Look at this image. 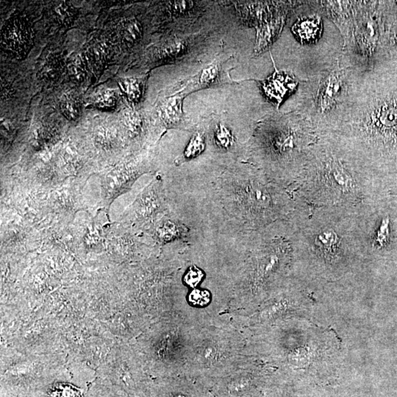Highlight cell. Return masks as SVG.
<instances>
[{
	"mask_svg": "<svg viewBox=\"0 0 397 397\" xmlns=\"http://www.w3.org/2000/svg\"><path fill=\"white\" fill-rule=\"evenodd\" d=\"M220 67L217 63H214L204 68L199 75V83L202 86L214 84L218 81Z\"/></svg>",
	"mask_w": 397,
	"mask_h": 397,
	"instance_id": "d4e9b609",
	"label": "cell"
},
{
	"mask_svg": "<svg viewBox=\"0 0 397 397\" xmlns=\"http://www.w3.org/2000/svg\"><path fill=\"white\" fill-rule=\"evenodd\" d=\"M219 191L226 211L245 225L261 228L288 214L286 196L256 175H224Z\"/></svg>",
	"mask_w": 397,
	"mask_h": 397,
	"instance_id": "5b68a950",
	"label": "cell"
},
{
	"mask_svg": "<svg viewBox=\"0 0 397 397\" xmlns=\"http://www.w3.org/2000/svg\"><path fill=\"white\" fill-rule=\"evenodd\" d=\"M34 34L26 17L14 13L2 30V44L18 59H25L31 49Z\"/></svg>",
	"mask_w": 397,
	"mask_h": 397,
	"instance_id": "9c48e42d",
	"label": "cell"
},
{
	"mask_svg": "<svg viewBox=\"0 0 397 397\" xmlns=\"http://www.w3.org/2000/svg\"><path fill=\"white\" fill-rule=\"evenodd\" d=\"M119 36L127 45H132L139 42L142 37V26L134 17L122 20L118 26Z\"/></svg>",
	"mask_w": 397,
	"mask_h": 397,
	"instance_id": "9a60e30c",
	"label": "cell"
},
{
	"mask_svg": "<svg viewBox=\"0 0 397 397\" xmlns=\"http://www.w3.org/2000/svg\"><path fill=\"white\" fill-rule=\"evenodd\" d=\"M185 233V230L172 221H166L162 223L157 230V236L162 242L171 241L181 238Z\"/></svg>",
	"mask_w": 397,
	"mask_h": 397,
	"instance_id": "d6986e66",
	"label": "cell"
},
{
	"mask_svg": "<svg viewBox=\"0 0 397 397\" xmlns=\"http://www.w3.org/2000/svg\"><path fill=\"white\" fill-rule=\"evenodd\" d=\"M60 107L64 117L69 120H76L81 114V101L78 97L72 93H67L63 96Z\"/></svg>",
	"mask_w": 397,
	"mask_h": 397,
	"instance_id": "e0dca14e",
	"label": "cell"
},
{
	"mask_svg": "<svg viewBox=\"0 0 397 397\" xmlns=\"http://www.w3.org/2000/svg\"><path fill=\"white\" fill-rule=\"evenodd\" d=\"M366 170L344 153L329 136H320L298 178L308 199L323 207L358 204L364 198L361 183Z\"/></svg>",
	"mask_w": 397,
	"mask_h": 397,
	"instance_id": "6da1fadb",
	"label": "cell"
},
{
	"mask_svg": "<svg viewBox=\"0 0 397 397\" xmlns=\"http://www.w3.org/2000/svg\"><path fill=\"white\" fill-rule=\"evenodd\" d=\"M320 136L299 111L266 119L259 126L255 149L269 171L280 177H299Z\"/></svg>",
	"mask_w": 397,
	"mask_h": 397,
	"instance_id": "7a4b0ae2",
	"label": "cell"
},
{
	"mask_svg": "<svg viewBox=\"0 0 397 397\" xmlns=\"http://www.w3.org/2000/svg\"><path fill=\"white\" fill-rule=\"evenodd\" d=\"M291 247L283 237L274 236L260 243L236 270L235 279L228 289L229 317L233 320L246 316L253 296L288 263Z\"/></svg>",
	"mask_w": 397,
	"mask_h": 397,
	"instance_id": "8992f818",
	"label": "cell"
},
{
	"mask_svg": "<svg viewBox=\"0 0 397 397\" xmlns=\"http://www.w3.org/2000/svg\"><path fill=\"white\" fill-rule=\"evenodd\" d=\"M387 43H388L393 49H397V27L393 29L389 34H387L386 38Z\"/></svg>",
	"mask_w": 397,
	"mask_h": 397,
	"instance_id": "4dcf8cb0",
	"label": "cell"
},
{
	"mask_svg": "<svg viewBox=\"0 0 397 397\" xmlns=\"http://www.w3.org/2000/svg\"><path fill=\"white\" fill-rule=\"evenodd\" d=\"M251 361L244 334L230 325H194L183 375L214 381Z\"/></svg>",
	"mask_w": 397,
	"mask_h": 397,
	"instance_id": "3957f363",
	"label": "cell"
},
{
	"mask_svg": "<svg viewBox=\"0 0 397 397\" xmlns=\"http://www.w3.org/2000/svg\"><path fill=\"white\" fill-rule=\"evenodd\" d=\"M158 112L167 126H177L183 119V97L173 96L163 100L158 107Z\"/></svg>",
	"mask_w": 397,
	"mask_h": 397,
	"instance_id": "7c38bea8",
	"label": "cell"
},
{
	"mask_svg": "<svg viewBox=\"0 0 397 397\" xmlns=\"http://www.w3.org/2000/svg\"><path fill=\"white\" fill-rule=\"evenodd\" d=\"M124 123L127 130L132 135L138 134L141 128V117L134 110H127L124 114Z\"/></svg>",
	"mask_w": 397,
	"mask_h": 397,
	"instance_id": "484cf974",
	"label": "cell"
},
{
	"mask_svg": "<svg viewBox=\"0 0 397 397\" xmlns=\"http://www.w3.org/2000/svg\"><path fill=\"white\" fill-rule=\"evenodd\" d=\"M204 277V273L202 269L196 267L195 265L189 267L182 279L183 283L181 286H185L187 289H198L199 285L202 282Z\"/></svg>",
	"mask_w": 397,
	"mask_h": 397,
	"instance_id": "cb8c5ba5",
	"label": "cell"
},
{
	"mask_svg": "<svg viewBox=\"0 0 397 397\" xmlns=\"http://www.w3.org/2000/svg\"><path fill=\"white\" fill-rule=\"evenodd\" d=\"M111 49L105 41H96L89 46L86 58L95 69L103 67L110 61Z\"/></svg>",
	"mask_w": 397,
	"mask_h": 397,
	"instance_id": "5bb4252c",
	"label": "cell"
},
{
	"mask_svg": "<svg viewBox=\"0 0 397 397\" xmlns=\"http://www.w3.org/2000/svg\"><path fill=\"white\" fill-rule=\"evenodd\" d=\"M343 226L344 224L335 221L313 223L306 230L304 241L325 260H335L344 250L346 242L352 240V236L347 235L349 230Z\"/></svg>",
	"mask_w": 397,
	"mask_h": 397,
	"instance_id": "ba28073f",
	"label": "cell"
},
{
	"mask_svg": "<svg viewBox=\"0 0 397 397\" xmlns=\"http://www.w3.org/2000/svg\"><path fill=\"white\" fill-rule=\"evenodd\" d=\"M67 69L70 78L73 81L77 83H83L87 73L86 59L83 54H74L70 59Z\"/></svg>",
	"mask_w": 397,
	"mask_h": 397,
	"instance_id": "ac0fdd59",
	"label": "cell"
},
{
	"mask_svg": "<svg viewBox=\"0 0 397 397\" xmlns=\"http://www.w3.org/2000/svg\"><path fill=\"white\" fill-rule=\"evenodd\" d=\"M79 392L69 385L60 384L54 387L50 397H80Z\"/></svg>",
	"mask_w": 397,
	"mask_h": 397,
	"instance_id": "4316f807",
	"label": "cell"
},
{
	"mask_svg": "<svg viewBox=\"0 0 397 397\" xmlns=\"http://www.w3.org/2000/svg\"><path fill=\"white\" fill-rule=\"evenodd\" d=\"M297 85L298 82L292 74L275 71L262 82V88L269 101L279 107L284 99L294 92Z\"/></svg>",
	"mask_w": 397,
	"mask_h": 397,
	"instance_id": "30bf717a",
	"label": "cell"
},
{
	"mask_svg": "<svg viewBox=\"0 0 397 397\" xmlns=\"http://www.w3.org/2000/svg\"><path fill=\"white\" fill-rule=\"evenodd\" d=\"M389 218L387 217L383 219L381 228L377 232L375 242L380 243L381 246H383L386 242L389 239Z\"/></svg>",
	"mask_w": 397,
	"mask_h": 397,
	"instance_id": "f1b7e54d",
	"label": "cell"
},
{
	"mask_svg": "<svg viewBox=\"0 0 397 397\" xmlns=\"http://www.w3.org/2000/svg\"><path fill=\"white\" fill-rule=\"evenodd\" d=\"M357 73L341 53L304 82L297 111L310 119L320 136L333 134L343 119Z\"/></svg>",
	"mask_w": 397,
	"mask_h": 397,
	"instance_id": "277c9868",
	"label": "cell"
},
{
	"mask_svg": "<svg viewBox=\"0 0 397 397\" xmlns=\"http://www.w3.org/2000/svg\"><path fill=\"white\" fill-rule=\"evenodd\" d=\"M161 200L158 193V189L155 187H149L146 189L140 200L139 214L141 217H151L152 215L158 214L161 209Z\"/></svg>",
	"mask_w": 397,
	"mask_h": 397,
	"instance_id": "2e32d148",
	"label": "cell"
},
{
	"mask_svg": "<svg viewBox=\"0 0 397 397\" xmlns=\"http://www.w3.org/2000/svg\"><path fill=\"white\" fill-rule=\"evenodd\" d=\"M205 148V141L203 135L199 132L193 135L188 145L184 151L183 160H190L199 156L204 150Z\"/></svg>",
	"mask_w": 397,
	"mask_h": 397,
	"instance_id": "7402d4cb",
	"label": "cell"
},
{
	"mask_svg": "<svg viewBox=\"0 0 397 397\" xmlns=\"http://www.w3.org/2000/svg\"><path fill=\"white\" fill-rule=\"evenodd\" d=\"M377 2L352 1V18L343 35L342 54L358 72L374 68L381 39V16Z\"/></svg>",
	"mask_w": 397,
	"mask_h": 397,
	"instance_id": "52a82bcc",
	"label": "cell"
},
{
	"mask_svg": "<svg viewBox=\"0 0 397 397\" xmlns=\"http://www.w3.org/2000/svg\"><path fill=\"white\" fill-rule=\"evenodd\" d=\"M119 86L125 96L130 101H139L142 96V83L139 79L127 78V79L120 80Z\"/></svg>",
	"mask_w": 397,
	"mask_h": 397,
	"instance_id": "ffe728a7",
	"label": "cell"
},
{
	"mask_svg": "<svg viewBox=\"0 0 397 397\" xmlns=\"http://www.w3.org/2000/svg\"><path fill=\"white\" fill-rule=\"evenodd\" d=\"M116 98L115 93L113 91H105L102 93L97 99V105L102 108H111L115 106Z\"/></svg>",
	"mask_w": 397,
	"mask_h": 397,
	"instance_id": "83f0119b",
	"label": "cell"
},
{
	"mask_svg": "<svg viewBox=\"0 0 397 397\" xmlns=\"http://www.w3.org/2000/svg\"><path fill=\"white\" fill-rule=\"evenodd\" d=\"M54 16L59 23L64 26L73 25L77 16V10L66 3H61L53 8Z\"/></svg>",
	"mask_w": 397,
	"mask_h": 397,
	"instance_id": "44dd1931",
	"label": "cell"
},
{
	"mask_svg": "<svg viewBox=\"0 0 397 397\" xmlns=\"http://www.w3.org/2000/svg\"><path fill=\"white\" fill-rule=\"evenodd\" d=\"M63 67L62 56L58 53H51L44 59L39 70V74L45 81H56L62 74Z\"/></svg>",
	"mask_w": 397,
	"mask_h": 397,
	"instance_id": "4fadbf2b",
	"label": "cell"
},
{
	"mask_svg": "<svg viewBox=\"0 0 397 397\" xmlns=\"http://www.w3.org/2000/svg\"><path fill=\"white\" fill-rule=\"evenodd\" d=\"M169 9L173 12H183L186 11L193 6L192 2L175 1L168 2Z\"/></svg>",
	"mask_w": 397,
	"mask_h": 397,
	"instance_id": "f546056e",
	"label": "cell"
},
{
	"mask_svg": "<svg viewBox=\"0 0 397 397\" xmlns=\"http://www.w3.org/2000/svg\"><path fill=\"white\" fill-rule=\"evenodd\" d=\"M214 140L216 145L223 150H228L234 144V136L224 124L217 126L214 133Z\"/></svg>",
	"mask_w": 397,
	"mask_h": 397,
	"instance_id": "603a6c76",
	"label": "cell"
},
{
	"mask_svg": "<svg viewBox=\"0 0 397 397\" xmlns=\"http://www.w3.org/2000/svg\"><path fill=\"white\" fill-rule=\"evenodd\" d=\"M322 20L317 14L303 16L298 18L292 27L293 33L301 44L315 43L322 35Z\"/></svg>",
	"mask_w": 397,
	"mask_h": 397,
	"instance_id": "8fae6325",
	"label": "cell"
}]
</instances>
